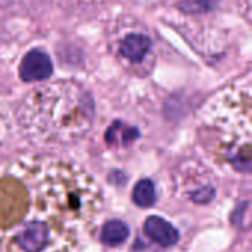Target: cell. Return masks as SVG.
Returning a JSON list of instances; mask_svg holds the SVG:
<instances>
[{
  "label": "cell",
  "mask_w": 252,
  "mask_h": 252,
  "mask_svg": "<svg viewBox=\"0 0 252 252\" xmlns=\"http://www.w3.org/2000/svg\"><path fill=\"white\" fill-rule=\"evenodd\" d=\"M128 238V227L121 220H111L102 227L100 239L108 247H118Z\"/></svg>",
  "instance_id": "obj_7"
},
{
  "label": "cell",
  "mask_w": 252,
  "mask_h": 252,
  "mask_svg": "<svg viewBox=\"0 0 252 252\" xmlns=\"http://www.w3.org/2000/svg\"><path fill=\"white\" fill-rule=\"evenodd\" d=\"M6 133H7V115L4 109L0 106V142L4 139Z\"/></svg>",
  "instance_id": "obj_10"
},
{
  "label": "cell",
  "mask_w": 252,
  "mask_h": 252,
  "mask_svg": "<svg viewBox=\"0 0 252 252\" xmlns=\"http://www.w3.org/2000/svg\"><path fill=\"white\" fill-rule=\"evenodd\" d=\"M103 207L96 180L74 162L21 157L0 165V252H72Z\"/></svg>",
  "instance_id": "obj_1"
},
{
  "label": "cell",
  "mask_w": 252,
  "mask_h": 252,
  "mask_svg": "<svg viewBox=\"0 0 252 252\" xmlns=\"http://www.w3.org/2000/svg\"><path fill=\"white\" fill-rule=\"evenodd\" d=\"M176 189L195 204H208L216 195V179L204 165L186 162L176 173Z\"/></svg>",
  "instance_id": "obj_3"
},
{
  "label": "cell",
  "mask_w": 252,
  "mask_h": 252,
  "mask_svg": "<svg viewBox=\"0 0 252 252\" xmlns=\"http://www.w3.org/2000/svg\"><path fill=\"white\" fill-rule=\"evenodd\" d=\"M19 74L24 81H43L52 74L50 58L41 50H31L19 66Z\"/></svg>",
  "instance_id": "obj_4"
},
{
  "label": "cell",
  "mask_w": 252,
  "mask_h": 252,
  "mask_svg": "<svg viewBox=\"0 0 252 252\" xmlns=\"http://www.w3.org/2000/svg\"><path fill=\"white\" fill-rule=\"evenodd\" d=\"M220 0H182V9L189 13L208 12L217 6Z\"/></svg>",
  "instance_id": "obj_9"
},
{
  "label": "cell",
  "mask_w": 252,
  "mask_h": 252,
  "mask_svg": "<svg viewBox=\"0 0 252 252\" xmlns=\"http://www.w3.org/2000/svg\"><path fill=\"white\" fill-rule=\"evenodd\" d=\"M41 100H31L24 114V127L37 143H69L81 137L92 121V106L75 86L58 84L40 90Z\"/></svg>",
  "instance_id": "obj_2"
},
{
  "label": "cell",
  "mask_w": 252,
  "mask_h": 252,
  "mask_svg": "<svg viewBox=\"0 0 252 252\" xmlns=\"http://www.w3.org/2000/svg\"><path fill=\"white\" fill-rule=\"evenodd\" d=\"M149 49H151V40L148 35L143 34H130L121 43L123 56L133 62H140L142 59H145Z\"/></svg>",
  "instance_id": "obj_6"
},
{
  "label": "cell",
  "mask_w": 252,
  "mask_h": 252,
  "mask_svg": "<svg viewBox=\"0 0 252 252\" xmlns=\"http://www.w3.org/2000/svg\"><path fill=\"white\" fill-rule=\"evenodd\" d=\"M155 198V188L151 180H140L133 189V202L140 208L152 207Z\"/></svg>",
  "instance_id": "obj_8"
},
{
  "label": "cell",
  "mask_w": 252,
  "mask_h": 252,
  "mask_svg": "<svg viewBox=\"0 0 252 252\" xmlns=\"http://www.w3.org/2000/svg\"><path fill=\"white\" fill-rule=\"evenodd\" d=\"M145 235L162 247H171L179 241V232L164 219L152 216L143 224Z\"/></svg>",
  "instance_id": "obj_5"
}]
</instances>
